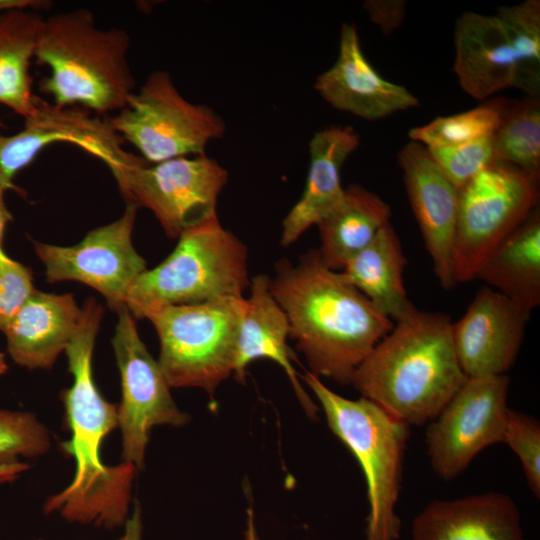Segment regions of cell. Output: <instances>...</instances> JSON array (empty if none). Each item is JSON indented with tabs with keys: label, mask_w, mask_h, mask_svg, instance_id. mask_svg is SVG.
<instances>
[{
	"label": "cell",
	"mask_w": 540,
	"mask_h": 540,
	"mask_svg": "<svg viewBox=\"0 0 540 540\" xmlns=\"http://www.w3.org/2000/svg\"><path fill=\"white\" fill-rule=\"evenodd\" d=\"M271 292L289 323V336L310 373L350 384L353 373L394 322L382 314L317 250L276 263Z\"/></svg>",
	"instance_id": "cell-1"
},
{
	"label": "cell",
	"mask_w": 540,
	"mask_h": 540,
	"mask_svg": "<svg viewBox=\"0 0 540 540\" xmlns=\"http://www.w3.org/2000/svg\"><path fill=\"white\" fill-rule=\"evenodd\" d=\"M103 308L89 298L74 335L65 349L73 384L62 394L70 438L62 450L76 465L71 483L51 496L45 511L69 521L114 528L126 522L135 467L101 460L104 438L118 426V407L106 401L93 379L92 356Z\"/></svg>",
	"instance_id": "cell-2"
},
{
	"label": "cell",
	"mask_w": 540,
	"mask_h": 540,
	"mask_svg": "<svg viewBox=\"0 0 540 540\" xmlns=\"http://www.w3.org/2000/svg\"><path fill=\"white\" fill-rule=\"evenodd\" d=\"M466 379L450 318L412 305L357 367L350 384L411 426L433 420Z\"/></svg>",
	"instance_id": "cell-3"
},
{
	"label": "cell",
	"mask_w": 540,
	"mask_h": 540,
	"mask_svg": "<svg viewBox=\"0 0 540 540\" xmlns=\"http://www.w3.org/2000/svg\"><path fill=\"white\" fill-rule=\"evenodd\" d=\"M126 30L99 28L92 11L78 8L44 19L34 60L49 74L39 91L55 106L97 114L120 111L136 85L128 62Z\"/></svg>",
	"instance_id": "cell-4"
},
{
	"label": "cell",
	"mask_w": 540,
	"mask_h": 540,
	"mask_svg": "<svg viewBox=\"0 0 540 540\" xmlns=\"http://www.w3.org/2000/svg\"><path fill=\"white\" fill-rule=\"evenodd\" d=\"M160 264L132 285L126 306L135 319L162 306L244 297L250 286L248 250L215 216L184 231Z\"/></svg>",
	"instance_id": "cell-5"
},
{
	"label": "cell",
	"mask_w": 540,
	"mask_h": 540,
	"mask_svg": "<svg viewBox=\"0 0 540 540\" xmlns=\"http://www.w3.org/2000/svg\"><path fill=\"white\" fill-rule=\"evenodd\" d=\"M303 379L329 428L364 473L369 503L365 540H398L401 521L396 504L410 426L369 399L352 400L335 393L310 372Z\"/></svg>",
	"instance_id": "cell-6"
},
{
	"label": "cell",
	"mask_w": 540,
	"mask_h": 540,
	"mask_svg": "<svg viewBox=\"0 0 540 540\" xmlns=\"http://www.w3.org/2000/svg\"><path fill=\"white\" fill-rule=\"evenodd\" d=\"M244 305V297H229L146 313L159 338L157 361L170 387L212 393L233 374Z\"/></svg>",
	"instance_id": "cell-7"
},
{
	"label": "cell",
	"mask_w": 540,
	"mask_h": 540,
	"mask_svg": "<svg viewBox=\"0 0 540 540\" xmlns=\"http://www.w3.org/2000/svg\"><path fill=\"white\" fill-rule=\"evenodd\" d=\"M107 119L149 164L206 154L208 144L226 131L214 109L187 100L162 70L152 72L125 107Z\"/></svg>",
	"instance_id": "cell-8"
},
{
	"label": "cell",
	"mask_w": 540,
	"mask_h": 540,
	"mask_svg": "<svg viewBox=\"0 0 540 540\" xmlns=\"http://www.w3.org/2000/svg\"><path fill=\"white\" fill-rule=\"evenodd\" d=\"M538 200L539 178L496 161L459 190L456 284L476 279L492 252L538 207Z\"/></svg>",
	"instance_id": "cell-9"
},
{
	"label": "cell",
	"mask_w": 540,
	"mask_h": 540,
	"mask_svg": "<svg viewBox=\"0 0 540 540\" xmlns=\"http://www.w3.org/2000/svg\"><path fill=\"white\" fill-rule=\"evenodd\" d=\"M127 203L149 209L169 238L215 216L228 171L206 154L149 164L141 159L114 176Z\"/></svg>",
	"instance_id": "cell-10"
},
{
	"label": "cell",
	"mask_w": 540,
	"mask_h": 540,
	"mask_svg": "<svg viewBox=\"0 0 540 540\" xmlns=\"http://www.w3.org/2000/svg\"><path fill=\"white\" fill-rule=\"evenodd\" d=\"M116 313L112 346L121 377L118 426L122 433V459L140 469L151 429L156 425L179 427L189 417L172 399L170 386L158 361L141 340L136 319L128 307L125 305Z\"/></svg>",
	"instance_id": "cell-11"
},
{
	"label": "cell",
	"mask_w": 540,
	"mask_h": 540,
	"mask_svg": "<svg viewBox=\"0 0 540 540\" xmlns=\"http://www.w3.org/2000/svg\"><path fill=\"white\" fill-rule=\"evenodd\" d=\"M509 383L507 375L467 378L430 421L427 451L438 477L452 480L483 449L502 442Z\"/></svg>",
	"instance_id": "cell-12"
},
{
	"label": "cell",
	"mask_w": 540,
	"mask_h": 540,
	"mask_svg": "<svg viewBox=\"0 0 540 540\" xmlns=\"http://www.w3.org/2000/svg\"><path fill=\"white\" fill-rule=\"evenodd\" d=\"M137 210L127 203L120 218L91 230L72 246L34 242L47 282L78 281L102 294L111 310L125 306L132 285L147 269L132 243Z\"/></svg>",
	"instance_id": "cell-13"
},
{
	"label": "cell",
	"mask_w": 540,
	"mask_h": 540,
	"mask_svg": "<svg viewBox=\"0 0 540 540\" xmlns=\"http://www.w3.org/2000/svg\"><path fill=\"white\" fill-rule=\"evenodd\" d=\"M57 142L75 144L99 158L113 176L141 159L122 148L124 140L107 118L92 117L81 107L60 108L37 96L36 111L25 119L21 131L12 135L0 132V186L24 194L15 185V176L43 149Z\"/></svg>",
	"instance_id": "cell-14"
},
{
	"label": "cell",
	"mask_w": 540,
	"mask_h": 540,
	"mask_svg": "<svg viewBox=\"0 0 540 540\" xmlns=\"http://www.w3.org/2000/svg\"><path fill=\"white\" fill-rule=\"evenodd\" d=\"M530 313L486 286L452 323V340L467 378L506 375L522 344Z\"/></svg>",
	"instance_id": "cell-15"
},
{
	"label": "cell",
	"mask_w": 540,
	"mask_h": 540,
	"mask_svg": "<svg viewBox=\"0 0 540 540\" xmlns=\"http://www.w3.org/2000/svg\"><path fill=\"white\" fill-rule=\"evenodd\" d=\"M407 196L440 285L456 286L453 247L459 190L445 177L423 145L410 141L399 152Z\"/></svg>",
	"instance_id": "cell-16"
},
{
	"label": "cell",
	"mask_w": 540,
	"mask_h": 540,
	"mask_svg": "<svg viewBox=\"0 0 540 540\" xmlns=\"http://www.w3.org/2000/svg\"><path fill=\"white\" fill-rule=\"evenodd\" d=\"M314 87L335 109L366 120H378L419 105L407 88L384 79L370 64L354 23L342 25L338 57L317 77Z\"/></svg>",
	"instance_id": "cell-17"
},
{
	"label": "cell",
	"mask_w": 540,
	"mask_h": 540,
	"mask_svg": "<svg viewBox=\"0 0 540 540\" xmlns=\"http://www.w3.org/2000/svg\"><path fill=\"white\" fill-rule=\"evenodd\" d=\"M412 539L525 540L515 502L498 492L432 501L415 517Z\"/></svg>",
	"instance_id": "cell-18"
},
{
	"label": "cell",
	"mask_w": 540,
	"mask_h": 540,
	"mask_svg": "<svg viewBox=\"0 0 540 540\" xmlns=\"http://www.w3.org/2000/svg\"><path fill=\"white\" fill-rule=\"evenodd\" d=\"M359 144V134L350 126H330L313 135L304 190L282 222V246L296 242L339 203L345 189L341 168Z\"/></svg>",
	"instance_id": "cell-19"
},
{
	"label": "cell",
	"mask_w": 540,
	"mask_h": 540,
	"mask_svg": "<svg viewBox=\"0 0 540 540\" xmlns=\"http://www.w3.org/2000/svg\"><path fill=\"white\" fill-rule=\"evenodd\" d=\"M249 296L238 332L233 374L239 382L245 380L246 369L257 359H269L286 373L304 410L315 417L317 406L298 380L288 346V319L270 289V277L256 275L251 279Z\"/></svg>",
	"instance_id": "cell-20"
},
{
	"label": "cell",
	"mask_w": 540,
	"mask_h": 540,
	"mask_svg": "<svg viewBox=\"0 0 540 540\" xmlns=\"http://www.w3.org/2000/svg\"><path fill=\"white\" fill-rule=\"evenodd\" d=\"M453 71L462 89L477 100L513 87L515 68L504 27L497 15L464 12L454 30Z\"/></svg>",
	"instance_id": "cell-21"
},
{
	"label": "cell",
	"mask_w": 540,
	"mask_h": 540,
	"mask_svg": "<svg viewBox=\"0 0 540 540\" xmlns=\"http://www.w3.org/2000/svg\"><path fill=\"white\" fill-rule=\"evenodd\" d=\"M81 315L72 294L36 289L3 331L11 358L29 369L50 368L70 343Z\"/></svg>",
	"instance_id": "cell-22"
},
{
	"label": "cell",
	"mask_w": 540,
	"mask_h": 540,
	"mask_svg": "<svg viewBox=\"0 0 540 540\" xmlns=\"http://www.w3.org/2000/svg\"><path fill=\"white\" fill-rule=\"evenodd\" d=\"M390 217V206L377 194L357 184L348 186L339 203L316 225L322 262L341 271L373 241Z\"/></svg>",
	"instance_id": "cell-23"
},
{
	"label": "cell",
	"mask_w": 540,
	"mask_h": 540,
	"mask_svg": "<svg viewBox=\"0 0 540 540\" xmlns=\"http://www.w3.org/2000/svg\"><path fill=\"white\" fill-rule=\"evenodd\" d=\"M407 259L391 222L342 268L344 279L393 322L413 304L407 297L403 272Z\"/></svg>",
	"instance_id": "cell-24"
},
{
	"label": "cell",
	"mask_w": 540,
	"mask_h": 540,
	"mask_svg": "<svg viewBox=\"0 0 540 540\" xmlns=\"http://www.w3.org/2000/svg\"><path fill=\"white\" fill-rule=\"evenodd\" d=\"M476 279L531 314L540 304V211L537 207L492 252Z\"/></svg>",
	"instance_id": "cell-25"
},
{
	"label": "cell",
	"mask_w": 540,
	"mask_h": 540,
	"mask_svg": "<svg viewBox=\"0 0 540 540\" xmlns=\"http://www.w3.org/2000/svg\"><path fill=\"white\" fill-rule=\"evenodd\" d=\"M44 17L35 10L0 14V104L24 119L36 111L30 73Z\"/></svg>",
	"instance_id": "cell-26"
},
{
	"label": "cell",
	"mask_w": 540,
	"mask_h": 540,
	"mask_svg": "<svg viewBox=\"0 0 540 540\" xmlns=\"http://www.w3.org/2000/svg\"><path fill=\"white\" fill-rule=\"evenodd\" d=\"M494 161L539 178L540 101L503 98L499 124L492 134Z\"/></svg>",
	"instance_id": "cell-27"
},
{
	"label": "cell",
	"mask_w": 540,
	"mask_h": 540,
	"mask_svg": "<svg viewBox=\"0 0 540 540\" xmlns=\"http://www.w3.org/2000/svg\"><path fill=\"white\" fill-rule=\"evenodd\" d=\"M500 19L511 48L515 76L513 87L538 97L540 93V1L526 0L501 6Z\"/></svg>",
	"instance_id": "cell-28"
},
{
	"label": "cell",
	"mask_w": 540,
	"mask_h": 540,
	"mask_svg": "<svg viewBox=\"0 0 540 540\" xmlns=\"http://www.w3.org/2000/svg\"><path fill=\"white\" fill-rule=\"evenodd\" d=\"M503 98L486 101L468 111L435 118L409 130L408 136L428 149L451 147L491 136L497 128Z\"/></svg>",
	"instance_id": "cell-29"
},
{
	"label": "cell",
	"mask_w": 540,
	"mask_h": 540,
	"mask_svg": "<svg viewBox=\"0 0 540 540\" xmlns=\"http://www.w3.org/2000/svg\"><path fill=\"white\" fill-rule=\"evenodd\" d=\"M50 447L47 429L28 412L0 409V480H12L28 468L19 457L33 458Z\"/></svg>",
	"instance_id": "cell-30"
},
{
	"label": "cell",
	"mask_w": 540,
	"mask_h": 540,
	"mask_svg": "<svg viewBox=\"0 0 540 540\" xmlns=\"http://www.w3.org/2000/svg\"><path fill=\"white\" fill-rule=\"evenodd\" d=\"M502 442L517 455L531 492L540 497V423L509 408Z\"/></svg>",
	"instance_id": "cell-31"
},
{
	"label": "cell",
	"mask_w": 540,
	"mask_h": 540,
	"mask_svg": "<svg viewBox=\"0 0 540 540\" xmlns=\"http://www.w3.org/2000/svg\"><path fill=\"white\" fill-rule=\"evenodd\" d=\"M428 150L442 173L458 190L494 161L492 135L457 146Z\"/></svg>",
	"instance_id": "cell-32"
},
{
	"label": "cell",
	"mask_w": 540,
	"mask_h": 540,
	"mask_svg": "<svg viewBox=\"0 0 540 540\" xmlns=\"http://www.w3.org/2000/svg\"><path fill=\"white\" fill-rule=\"evenodd\" d=\"M30 268L11 259L0 249V331H4L35 292Z\"/></svg>",
	"instance_id": "cell-33"
},
{
	"label": "cell",
	"mask_w": 540,
	"mask_h": 540,
	"mask_svg": "<svg viewBox=\"0 0 540 540\" xmlns=\"http://www.w3.org/2000/svg\"><path fill=\"white\" fill-rule=\"evenodd\" d=\"M403 0H368L363 4L372 22L380 26L385 35L400 27L405 16Z\"/></svg>",
	"instance_id": "cell-34"
},
{
	"label": "cell",
	"mask_w": 540,
	"mask_h": 540,
	"mask_svg": "<svg viewBox=\"0 0 540 540\" xmlns=\"http://www.w3.org/2000/svg\"><path fill=\"white\" fill-rule=\"evenodd\" d=\"M51 6L52 2L46 0H0V14L16 9L40 11Z\"/></svg>",
	"instance_id": "cell-35"
},
{
	"label": "cell",
	"mask_w": 540,
	"mask_h": 540,
	"mask_svg": "<svg viewBox=\"0 0 540 540\" xmlns=\"http://www.w3.org/2000/svg\"><path fill=\"white\" fill-rule=\"evenodd\" d=\"M117 540H142V517L140 505L136 502L132 516L125 522V530Z\"/></svg>",
	"instance_id": "cell-36"
},
{
	"label": "cell",
	"mask_w": 540,
	"mask_h": 540,
	"mask_svg": "<svg viewBox=\"0 0 540 540\" xmlns=\"http://www.w3.org/2000/svg\"><path fill=\"white\" fill-rule=\"evenodd\" d=\"M5 192L6 191L0 186V249H2L6 227L13 219L11 212L6 206L4 198Z\"/></svg>",
	"instance_id": "cell-37"
},
{
	"label": "cell",
	"mask_w": 540,
	"mask_h": 540,
	"mask_svg": "<svg viewBox=\"0 0 540 540\" xmlns=\"http://www.w3.org/2000/svg\"><path fill=\"white\" fill-rule=\"evenodd\" d=\"M245 540H259L255 527L254 513L251 508L247 510V529L245 532Z\"/></svg>",
	"instance_id": "cell-38"
},
{
	"label": "cell",
	"mask_w": 540,
	"mask_h": 540,
	"mask_svg": "<svg viewBox=\"0 0 540 540\" xmlns=\"http://www.w3.org/2000/svg\"><path fill=\"white\" fill-rule=\"evenodd\" d=\"M8 369L5 356L2 352H0V375L4 374Z\"/></svg>",
	"instance_id": "cell-39"
},
{
	"label": "cell",
	"mask_w": 540,
	"mask_h": 540,
	"mask_svg": "<svg viewBox=\"0 0 540 540\" xmlns=\"http://www.w3.org/2000/svg\"><path fill=\"white\" fill-rule=\"evenodd\" d=\"M5 127L6 126H5L4 122H3V120L0 118V129L5 128Z\"/></svg>",
	"instance_id": "cell-40"
},
{
	"label": "cell",
	"mask_w": 540,
	"mask_h": 540,
	"mask_svg": "<svg viewBox=\"0 0 540 540\" xmlns=\"http://www.w3.org/2000/svg\"><path fill=\"white\" fill-rule=\"evenodd\" d=\"M39 540H42V539H39Z\"/></svg>",
	"instance_id": "cell-41"
}]
</instances>
